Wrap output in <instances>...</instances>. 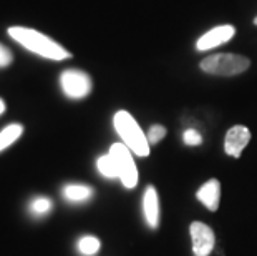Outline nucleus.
Listing matches in <instances>:
<instances>
[{
    "instance_id": "nucleus-15",
    "label": "nucleus",
    "mask_w": 257,
    "mask_h": 256,
    "mask_svg": "<svg viewBox=\"0 0 257 256\" xmlns=\"http://www.w3.org/2000/svg\"><path fill=\"white\" fill-rule=\"evenodd\" d=\"M168 133V130L165 125H160V123H155L151 125L150 130H148V141H150V145H158L161 140H165Z\"/></svg>"
},
{
    "instance_id": "nucleus-9",
    "label": "nucleus",
    "mask_w": 257,
    "mask_h": 256,
    "mask_svg": "<svg viewBox=\"0 0 257 256\" xmlns=\"http://www.w3.org/2000/svg\"><path fill=\"white\" fill-rule=\"evenodd\" d=\"M196 198L206 210L214 213V211L219 210L221 205V182L217 178H209L196 192Z\"/></svg>"
},
{
    "instance_id": "nucleus-14",
    "label": "nucleus",
    "mask_w": 257,
    "mask_h": 256,
    "mask_svg": "<svg viewBox=\"0 0 257 256\" xmlns=\"http://www.w3.org/2000/svg\"><path fill=\"white\" fill-rule=\"evenodd\" d=\"M101 248V241L95 236H83L78 241V251L85 256H91L100 251Z\"/></svg>"
},
{
    "instance_id": "nucleus-11",
    "label": "nucleus",
    "mask_w": 257,
    "mask_h": 256,
    "mask_svg": "<svg viewBox=\"0 0 257 256\" xmlns=\"http://www.w3.org/2000/svg\"><path fill=\"white\" fill-rule=\"evenodd\" d=\"M63 197L68 201H86L93 197V190L86 185H67L63 188Z\"/></svg>"
},
{
    "instance_id": "nucleus-16",
    "label": "nucleus",
    "mask_w": 257,
    "mask_h": 256,
    "mask_svg": "<svg viewBox=\"0 0 257 256\" xmlns=\"http://www.w3.org/2000/svg\"><path fill=\"white\" fill-rule=\"evenodd\" d=\"M183 141L188 146H199L202 143V135L194 128H188L183 133Z\"/></svg>"
},
{
    "instance_id": "nucleus-12",
    "label": "nucleus",
    "mask_w": 257,
    "mask_h": 256,
    "mask_svg": "<svg viewBox=\"0 0 257 256\" xmlns=\"http://www.w3.org/2000/svg\"><path fill=\"white\" fill-rule=\"evenodd\" d=\"M24 133V127L19 123H12L9 127H5L2 132H0V151H4L5 148H9L10 145L15 143Z\"/></svg>"
},
{
    "instance_id": "nucleus-6",
    "label": "nucleus",
    "mask_w": 257,
    "mask_h": 256,
    "mask_svg": "<svg viewBox=\"0 0 257 256\" xmlns=\"http://www.w3.org/2000/svg\"><path fill=\"white\" fill-rule=\"evenodd\" d=\"M189 236L194 256H209L216 246V233L207 223L193 221L189 225Z\"/></svg>"
},
{
    "instance_id": "nucleus-20",
    "label": "nucleus",
    "mask_w": 257,
    "mask_h": 256,
    "mask_svg": "<svg viewBox=\"0 0 257 256\" xmlns=\"http://www.w3.org/2000/svg\"><path fill=\"white\" fill-rule=\"evenodd\" d=\"M252 22H254V25L257 27V15H255V17H254V20H252Z\"/></svg>"
},
{
    "instance_id": "nucleus-13",
    "label": "nucleus",
    "mask_w": 257,
    "mask_h": 256,
    "mask_svg": "<svg viewBox=\"0 0 257 256\" xmlns=\"http://www.w3.org/2000/svg\"><path fill=\"white\" fill-rule=\"evenodd\" d=\"M96 168L98 172L101 173V177H105L108 180H113V178H118V170H116V165H114V160L111 158L110 153L103 155L96 160Z\"/></svg>"
},
{
    "instance_id": "nucleus-7",
    "label": "nucleus",
    "mask_w": 257,
    "mask_h": 256,
    "mask_svg": "<svg viewBox=\"0 0 257 256\" xmlns=\"http://www.w3.org/2000/svg\"><path fill=\"white\" fill-rule=\"evenodd\" d=\"M234 35H236V27L234 25L231 24L216 25L196 40V50L198 52L214 50V48L224 45V43H227L229 40H232Z\"/></svg>"
},
{
    "instance_id": "nucleus-4",
    "label": "nucleus",
    "mask_w": 257,
    "mask_h": 256,
    "mask_svg": "<svg viewBox=\"0 0 257 256\" xmlns=\"http://www.w3.org/2000/svg\"><path fill=\"white\" fill-rule=\"evenodd\" d=\"M108 153L111 155L114 165H116L118 180L124 188L133 190L140 182L138 166L135 163V153L124 143H113Z\"/></svg>"
},
{
    "instance_id": "nucleus-10",
    "label": "nucleus",
    "mask_w": 257,
    "mask_h": 256,
    "mask_svg": "<svg viewBox=\"0 0 257 256\" xmlns=\"http://www.w3.org/2000/svg\"><path fill=\"white\" fill-rule=\"evenodd\" d=\"M141 208H143V216L146 225L151 228V230H156L160 226V195H158L156 187H146L145 193H143V203H141Z\"/></svg>"
},
{
    "instance_id": "nucleus-5",
    "label": "nucleus",
    "mask_w": 257,
    "mask_h": 256,
    "mask_svg": "<svg viewBox=\"0 0 257 256\" xmlns=\"http://www.w3.org/2000/svg\"><path fill=\"white\" fill-rule=\"evenodd\" d=\"M60 85H62L63 94L67 95L68 99H73V100L85 99L91 92L90 75L81 72V70H75V68L65 70V72L60 75Z\"/></svg>"
},
{
    "instance_id": "nucleus-3",
    "label": "nucleus",
    "mask_w": 257,
    "mask_h": 256,
    "mask_svg": "<svg viewBox=\"0 0 257 256\" xmlns=\"http://www.w3.org/2000/svg\"><path fill=\"white\" fill-rule=\"evenodd\" d=\"M250 67V60L239 53H212L204 57L199 62L201 72L214 77H236L244 72H247Z\"/></svg>"
},
{
    "instance_id": "nucleus-2",
    "label": "nucleus",
    "mask_w": 257,
    "mask_h": 256,
    "mask_svg": "<svg viewBox=\"0 0 257 256\" xmlns=\"http://www.w3.org/2000/svg\"><path fill=\"white\" fill-rule=\"evenodd\" d=\"M113 127L118 137L133 151L136 156L146 158L151 153V145L148 141V135L136 122V118L126 110H118L113 117Z\"/></svg>"
},
{
    "instance_id": "nucleus-18",
    "label": "nucleus",
    "mask_w": 257,
    "mask_h": 256,
    "mask_svg": "<svg viewBox=\"0 0 257 256\" xmlns=\"http://www.w3.org/2000/svg\"><path fill=\"white\" fill-rule=\"evenodd\" d=\"M12 60H14L12 52L0 43V67H9V65L12 63Z\"/></svg>"
},
{
    "instance_id": "nucleus-1",
    "label": "nucleus",
    "mask_w": 257,
    "mask_h": 256,
    "mask_svg": "<svg viewBox=\"0 0 257 256\" xmlns=\"http://www.w3.org/2000/svg\"><path fill=\"white\" fill-rule=\"evenodd\" d=\"M9 35L15 42H19L22 47H25L27 50H30L38 57L55 60V62L72 58V53L67 48H63L58 42H55L48 35L42 34L38 30L27 29V27H10Z\"/></svg>"
},
{
    "instance_id": "nucleus-17",
    "label": "nucleus",
    "mask_w": 257,
    "mask_h": 256,
    "mask_svg": "<svg viewBox=\"0 0 257 256\" xmlns=\"http://www.w3.org/2000/svg\"><path fill=\"white\" fill-rule=\"evenodd\" d=\"M30 208L35 215H47L52 210V201L48 198H37L34 200Z\"/></svg>"
},
{
    "instance_id": "nucleus-19",
    "label": "nucleus",
    "mask_w": 257,
    "mask_h": 256,
    "mask_svg": "<svg viewBox=\"0 0 257 256\" xmlns=\"http://www.w3.org/2000/svg\"><path fill=\"white\" fill-rule=\"evenodd\" d=\"M5 112V102L4 100H0V115Z\"/></svg>"
},
{
    "instance_id": "nucleus-8",
    "label": "nucleus",
    "mask_w": 257,
    "mask_h": 256,
    "mask_svg": "<svg viewBox=\"0 0 257 256\" xmlns=\"http://www.w3.org/2000/svg\"><path fill=\"white\" fill-rule=\"evenodd\" d=\"M250 130L245 125H234L226 132L224 137V151L232 158H240L245 146L250 141Z\"/></svg>"
}]
</instances>
